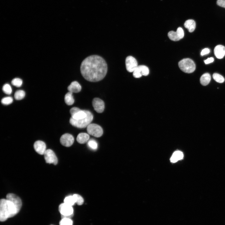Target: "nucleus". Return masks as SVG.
<instances>
[{"label":"nucleus","mask_w":225,"mask_h":225,"mask_svg":"<svg viewBox=\"0 0 225 225\" xmlns=\"http://www.w3.org/2000/svg\"><path fill=\"white\" fill-rule=\"evenodd\" d=\"M108 71L107 64L105 60L97 55H92L85 58L80 66L82 76L86 80L97 82L102 80Z\"/></svg>","instance_id":"nucleus-1"},{"label":"nucleus","mask_w":225,"mask_h":225,"mask_svg":"<svg viewBox=\"0 0 225 225\" xmlns=\"http://www.w3.org/2000/svg\"><path fill=\"white\" fill-rule=\"evenodd\" d=\"M19 212L14 203L7 199H2L0 201V220L1 222L6 221L11 218Z\"/></svg>","instance_id":"nucleus-2"},{"label":"nucleus","mask_w":225,"mask_h":225,"mask_svg":"<svg viewBox=\"0 0 225 225\" xmlns=\"http://www.w3.org/2000/svg\"><path fill=\"white\" fill-rule=\"evenodd\" d=\"M87 116L84 118L79 120H75L71 117L69 120L70 123L73 126L78 128H84L87 127L92 122L93 116L89 111L86 110Z\"/></svg>","instance_id":"nucleus-3"},{"label":"nucleus","mask_w":225,"mask_h":225,"mask_svg":"<svg viewBox=\"0 0 225 225\" xmlns=\"http://www.w3.org/2000/svg\"><path fill=\"white\" fill-rule=\"evenodd\" d=\"M178 65L180 69L184 72L187 73L193 72L196 68L194 62L189 58L182 59L179 62Z\"/></svg>","instance_id":"nucleus-4"},{"label":"nucleus","mask_w":225,"mask_h":225,"mask_svg":"<svg viewBox=\"0 0 225 225\" xmlns=\"http://www.w3.org/2000/svg\"><path fill=\"white\" fill-rule=\"evenodd\" d=\"M59 212L61 214L62 218H71L73 216V209L72 206L64 203L60 204L58 207Z\"/></svg>","instance_id":"nucleus-5"},{"label":"nucleus","mask_w":225,"mask_h":225,"mask_svg":"<svg viewBox=\"0 0 225 225\" xmlns=\"http://www.w3.org/2000/svg\"><path fill=\"white\" fill-rule=\"evenodd\" d=\"M88 133L94 137L98 138L101 137L103 133L102 128L99 125L95 123H91L87 127Z\"/></svg>","instance_id":"nucleus-6"},{"label":"nucleus","mask_w":225,"mask_h":225,"mask_svg":"<svg viewBox=\"0 0 225 225\" xmlns=\"http://www.w3.org/2000/svg\"><path fill=\"white\" fill-rule=\"evenodd\" d=\"M71 118L76 120L81 119L86 117L87 115L86 110H82L77 107H73L70 111Z\"/></svg>","instance_id":"nucleus-7"},{"label":"nucleus","mask_w":225,"mask_h":225,"mask_svg":"<svg viewBox=\"0 0 225 225\" xmlns=\"http://www.w3.org/2000/svg\"><path fill=\"white\" fill-rule=\"evenodd\" d=\"M46 163L56 165L58 162L57 158L54 152L50 149L46 150L44 154Z\"/></svg>","instance_id":"nucleus-8"},{"label":"nucleus","mask_w":225,"mask_h":225,"mask_svg":"<svg viewBox=\"0 0 225 225\" xmlns=\"http://www.w3.org/2000/svg\"><path fill=\"white\" fill-rule=\"evenodd\" d=\"M125 64L127 71L130 72H133L138 66L136 59L130 56L126 58Z\"/></svg>","instance_id":"nucleus-9"},{"label":"nucleus","mask_w":225,"mask_h":225,"mask_svg":"<svg viewBox=\"0 0 225 225\" xmlns=\"http://www.w3.org/2000/svg\"><path fill=\"white\" fill-rule=\"evenodd\" d=\"M184 36V32L183 29L180 27H178L175 32L170 31L168 33V36L170 39L174 41H178L182 38Z\"/></svg>","instance_id":"nucleus-10"},{"label":"nucleus","mask_w":225,"mask_h":225,"mask_svg":"<svg viewBox=\"0 0 225 225\" xmlns=\"http://www.w3.org/2000/svg\"><path fill=\"white\" fill-rule=\"evenodd\" d=\"M149 73V69L145 65L138 66L133 72V75L134 78H139L142 75L147 76Z\"/></svg>","instance_id":"nucleus-11"},{"label":"nucleus","mask_w":225,"mask_h":225,"mask_svg":"<svg viewBox=\"0 0 225 225\" xmlns=\"http://www.w3.org/2000/svg\"><path fill=\"white\" fill-rule=\"evenodd\" d=\"M74 141L73 136L69 133H65L60 138V142L62 145L66 147L71 146Z\"/></svg>","instance_id":"nucleus-12"},{"label":"nucleus","mask_w":225,"mask_h":225,"mask_svg":"<svg viewBox=\"0 0 225 225\" xmlns=\"http://www.w3.org/2000/svg\"><path fill=\"white\" fill-rule=\"evenodd\" d=\"M92 104L94 110L99 113H102L104 111L105 105L104 102L98 98H94Z\"/></svg>","instance_id":"nucleus-13"},{"label":"nucleus","mask_w":225,"mask_h":225,"mask_svg":"<svg viewBox=\"0 0 225 225\" xmlns=\"http://www.w3.org/2000/svg\"><path fill=\"white\" fill-rule=\"evenodd\" d=\"M6 199L12 202L18 211H19L22 207V202L21 199L18 196L13 193H9L7 194Z\"/></svg>","instance_id":"nucleus-14"},{"label":"nucleus","mask_w":225,"mask_h":225,"mask_svg":"<svg viewBox=\"0 0 225 225\" xmlns=\"http://www.w3.org/2000/svg\"><path fill=\"white\" fill-rule=\"evenodd\" d=\"M33 147L36 152L40 155H44L46 150V145L42 141L38 140L35 142Z\"/></svg>","instance_id":"nucleus-15"},{"label":"nucleus","mask_w":225,"mask_h":225,"mask_svg":"<svg viewBox=\"0 0 225 225\" xmlns=\"http://www.w3.org/2000/svg\"><path fill=\"white\" fill-rule=\"evenodd\" d=\"M214 52L215 56L218 58H222L225 55V47L222 45H218L215 48Z\"/></svg>","instance_id":"nucleus-16"},{"label":"nucleus","mask_w":225,"mask_h":225,"mask_svg":"<svg viewBox=\"0 0 225 225\" xmlns=\"http://www.w3.org/2000/svg\"><path fill=\"white\" fill-rule=\"evenodd\" d=\"M69 92L72 93H78L81 89V86L79 83L76 81L72 82L68 88Z\"/></svg>","instance_id":"nucleus-17"},{"label":"nucleus","mask_w":225,"mask_h":225,"mask_svg":"<svg viewBox=\"0 0 225 225\" xmlns=\"http://www.w3.org/2000/svg\"><path fill=\"white\" fill-rule=\"evenodd\" d=\"M89 136L86 133H79L77 138V141L79 143L84 144L87 142L89 140Z\"/></svg>","instance_id":"nucleus-18"},{"label":"nucleus","mask_w":225,"mask_h":225,"mask_svg":"<svg viewBox=\"0 0 225 225\" xmlns=\"http://www.w3.org/2000/svg\"><path fill=\"white\" fill-rule=\"evenodd\" d=\"M184 27L188 29V31L191 32H193L196 28V23L192 19H189L186 20L184 23Z\"/></svg>","instance_id":"nucleus-19"},{"label":"nucleus","mask_w":225,"mask_h":225,"mask_svg":"<svg viewBox=\"0 0 225 225\" xmlns=\"http://www.w3.org/2000/svg\"><path fill=\"white\" fill-rule=\"evenodd\" d=\"M183 157V153L179 151H175L172 155L170 160L172 162H176L178 160L182 159Z\"/></svg>","instance_id":"nucleus-20"},{"label":"nucleus","mask_w":225,"mask_h":225,"mask_svg":"<svg viewBox=\"0 0 225 225\" xmlns=\"http://www.w3.org/2000/svg\"><path fill=\"white\" fill-rule=\"evenodd\" d=\"M210 80V75L208 73H204L202 75L200 79V83L203 86H206L208 85Z\"/></svg>","instance_id":"nucleus-21"},{"label":"nucleus","mask_w":225,"mask_h":225,"mask_svg":"<svg viewBox=\"0 0 225 225\" xmlns=\"http://www.w3.org/2000/svg\"><path fill=\"white\" fill-rule=\"evenodd\" d=\"M64 101L68 105H71L73 104L74 99L72 95V93L69 92L65 95Z\"/></svg>","instance_id":"nucleus-22"},{"label":"nucleus","mask_w":225,"mask_h":225,"mask_svg":"<svg viewBox=\"0 0 225 225\" xmlns=\"http://www.w3.org/2000/svg\"><path fill=\"white\" fill-rule=\"evenodd\" d=\"M25 92L23 90L17 91L14 93V97L16 100H21L25 96Z\"/></svg>","instance_id":"nucleus-23"},{"label":"nucleus","mask_w":225,"mask_h":225,"mask_svg":"<svg viewBox=\"0 0 225 225\" xmlns=\"http://www.w3.org/2000/svg\"><path fill=\"white\" fill-rule=\"evenodd\" d=\"M64 203L72 206L75 203L73 196H69L66 197L64 200Z\"/></svg>","instance_id":"nucleus-24"},{"label":"nucleus","mask_w":225,"mask_h":225,"mask_svg":"<svg viewBox=\"0 0 225 225\" xmlns=\"http://www.w3.org/2000/svg\"><path fill=\"white\" fill-rule=\"evenodd\" d=\"M72 196L75 202L78 205H81L83 204L84 200L83 198L80 195L78 194H74Z\"/></svg>","instance_id":"nucleus-25"},{"label":"nucleus","mask_w":225,"mask_h":225,"mask_svg":"<svg viewBox=\"0 0 225 225\" xmlns=\"http://www.w3.org/2000/svg\"><path fill=\"white\" fill-rule=\"evenodd\" d=\"M87 145L91 149L94 150L97 149L98 147V143L95 140L93 139H91L88 140Z\"/></svg>","instance_id":"nucleus-26"},{"label":"nucleus","mask_w":225,"mask_h":225,"mask_svg":"<svg viewBox=\"0 0 225 225\" xmlns=\"http://www.w3.org/2000/svg\"><path fill=\"white\" fill-rule=\"evenodd\" d=\"M212 77L213 79L218 82L222 83L224 81L225 79L223 77L218 73H214Z\"/></svg>","instance_id":"nucleus-27"},{"label":"nucleus","mask_w":225,"mask_h":225,"mask_svg":"<svg viewBox=\"0 0 225 225\" xmlns=\"http://www.w3.org/2000/svg\"><path fill=\"white\" fill-rule=\"evenodd\" d=\"M2 89L3 92L7 94H10L12 92L11 87L9 84L8 83L5 84L3 85Z\"/></svg>","instance_id":"nucleus-28"},{"label":"nucleus","mask_w":225,"mask_h":225,"mask_svg":"<svg viewBox=\"0 0 225 225\" xmlns=\"http://www.w3.org/2000/svg\"><path fill=\"white\" fill-rule=\"evenodd\" d=\"M11 83L12 85L17 87H20L22 85V80L18 78H15L13 79Z\"/></svg>","instance_id":"nucleus-29"},{"label":"nucleus","mask_w":225,"mask_h":225,"mask_svg":"<svg viewBox=\"0 0 225 225\" xmlns=\"http://www.w3.org/2000/svg\"><path fill=\"white\" fill-rule=\"evenodd\" d=\"M73 221L71 218H63L59 222V225H72Z\"/></svg>","instance_id":"nucleus-30"},{"label":"nucleus","mask_w":225,"mask_h":225,"mask_svg":"<svg viewBox=\"0 0 225 225\" xmlns=\"http://www.w3.org/2000/svg\"><path fill=\"white\" fill-rule=\"evenodd\" d=\"M13 98L10 97H7L2 98L1 101L2 103L4 105H8L12 103Z\"/></svg>","instance_id":"nucleus-31"},{"label":"nucleus","mask_w":225,"mask_h":225,"mask_svg":"<svg viewBox=\"0 0 225 225\" xmlns=\"http://www.w3.org/2000/svg\"><path fill=\"white\" fill-rule=\"evenodd\" d=\"M217 3L219 6L225 8V0H217Z\"/></svg>","instance_id":"nucleus-32"},{"label":"nucleus","mask_w":225,"mask_h":225,"mask_svg":"<svg viewBox=\"0 0 225 225\" xmlns=\"http://www.w3.org/2000/svg\"><path fill=\"white\" fill-rule=\"evenodd\" d=\"M209 49L208 48H205L202 50L201 53V55L202 56H203L209 53Z\"/></svg>","instance_id":"nucleus-33"},{"label":"nucleus","mask_w":225,"mask_h":225,"mask_svg":"<svg viewBox=\"0 0 225 225\" xmlns=\"http://www.w3.org/2000/svg\"><path fill=\"white\" fill-rule=\"evenodd\" d=\"M214 61V58L212 57L208 58V59L204 61L206 64H208Z\"/></svg>","instance_id":"nucleus-34"},{"label":"nucleus","mask_w":225,"mask_h":225,"mask_svg":"<svg viewBox=\"0 0 225 225\" xmlns=\"http://www.w3.org/2000/svg\"></svg>","instance_id":"nucleus-35"}]
</instances>
